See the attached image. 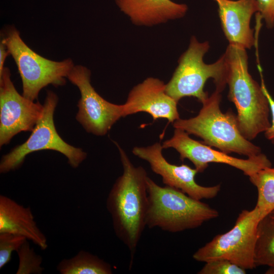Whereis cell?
<instances>
[{"mask_svg": "<svg viewBox=\"0 0 274 274\" xmlns=\"http://www.w3.org/2000/svg\"><path fill=\"white\" fill-rule=\"evenodd\" d=\"M189 135L182 129L175 128L173 136L164 141L162 146L163 149H175L179 153L180 159L182 161L189 159L198 173H202L209 163L212 162L228 164L242 170L249 177L262 168L271 166L270 161L264 154L246 159L237 158L213 149L191 139Z\"/></svg>", "mask_w": 274, "mask_h": 274, "instance_id": "11", "label": "cell"}, {"mask_svg": "<svg viewBox=\"0 0 274 274\" xmlns=\"http://www.w3.org/2000/svg\"><path fill=\"white\" fill-rule=\"evenodd\" d=\"M1 41L17 65L22 83V95L32 101L48 85H64L75 65L71 59L56 61L37 54L24 43L19 31L13 26L6 29Z\"/></svg>", "mask_w": 274, "mask_h": 274, "instance_id": "6", "label": "cell"}, {"mask_svg": "<svg viewBox=\"0 0 274 274\" xmlns=\"http://www.w3.org/2000/svg\"><path fill=\"white\" fill-rule=\"evenodd\" d=\"M61 274H111V265L97 256L80 251L70 258L63 259L57 266Z\"/></svg>", "mask_w": 274, "mask_h": 274, "instance_id": "17", "label": "cell"}, {"mask_svg": "<svg viewBox=\"0 0 274 274\" xmlns=\"http://www.w3.org/2000/svg\"><path fill=\"white\" fill-rule=\"evenodd\" d=\"M198 274H245L246 270L225 259H218L205 262Z\"/></svg>", "mask_w": 274, "mask_h": 274, "instance_id": "22", "label": "cell"}, {"mask_svg": "<svg viewBox=\"0 0 274 274\" xmlns=\"http://www.w3.org/2000/svg\"><path fill=\"white\" fill-rule=\"evenodd\" d=\"M249 177L257 190L255 207L264 217L274 210V167H265Z\"/></svg>", "mask_w": 274, "mask_h": 274, "instance_id": "19", "label": "cell"}, {"mask_svg": "<svg viewBox=\"0 0 274 274\" xmlns=\"http://www.w3.org/2000/svg\"><path fill=\"white\" fill-rule=\"evenodd\" d=\"M146 183L148 207L146 226L178 232L200 226L219 216V212L179 189L160 186L149 177Z\"/></svg>", "mask_w": 274, "mask_h": 274, "instance_id": "3", "label": "cell"}, {"mask_svg": "<svg viewBox=\"0 0 274 274\" xmlns=\"http://www.w3.org/2000/svg\"><path fill=\"white\" fill-rule=\"evenodd\" d=\"M223 31L229 44L245 49L256 43L253 29L250 26L252 15L258 12L257 0H214Z\"/></svg>", "mask_w": 274, "mask_h": 274, "instance_id": "14", "label": "cell"}, {"mask_svg": "<svg viewBox=\"0 0 274 274\" xmlns=\"http://www.w3.org/2000/svg\"><path fill=\"white\" fill-rule=\"evenodd\" d=\"M10 70L0 75V146L21 131H32L41 118L43 105L20 95L11 80Z\"/></svg>", "mask_w": 274, "mask_h": 274, "instance_id": "10", "label": "cell"}, {"mask_svg": "<svg viewBox=\"0 0 274 274\" xmlns=\"http://www.w3.org/2000/svg\"><path fill=\"white\" fill-rule=\"evenodd\" d=\"M26 240L23 236L10 233H0V269L11 261L12 253L17 251Z\"/></svg>", "mask_w": 274, "mask_h": 274, "instance_id": "21", "label": "cell"}, {"mask_svg": "<svg viewBox=\"0 0 274 274\" xmlns=\"http://www.w3.org/2000/svg\"><path fill=\"white\" fill-rule=\"evenodd\" d=\"M91 72L81 65H74L67 79L79 89L77 120L88 133L97 136L106 134L112 126L123 117V105L109 102L91 84Z\"/></svg>", "mask_w": 274, "mask_h": 274, "instance_id": "9", "label": "cell"}, {"mask_svg": "<svg viewBox=\"0 0 274 274\" xmlns=\"http://www.w3.org/2000/svg\"><path fill=\"white\" fill-rule=\"evenodd\" d=\"M221 92L217 90L202 103L198 115L189 119L179 118L173 123L175 128L202 139L203 143L227 154L232 152L248 157L261 153L260 148L246 139L239 131L237 115L221 112Z\"/></svg>", "mask_w": 274, "mask_h": 274, "instance_id": "4", "label": "cell"}, {"mask_svg": "<svg viewBox=\"0 0 274 274\" xmlns=\"http://www.w3.org/2000/svg\"><path fill=\"white\" fill-rule=\"evenodd\" d=\"M258 12L268 28L274 27V0H257Z\"/></svg>", "mask_w": 274, "mask_h": 274, "instance_id": "23", "label": "cell"}, {"mask_svg": "<svg viewBox=\"0 0 274 274\" xmlns=\"http://www.w3.org/2000/svg\"><path fill=\"white\" fill-rule=\"evenodd\" d=\"M210 48L208 42H200L192 36L188 49L180 57L178 65L165 84L166 93L178 101L194 97L202 104L209 97L203 90L206 81L212 78L216 89L222 92L227 84V66L225 54L215 63L206 64L203 56Z\"/></svg>", "mask_w": 274, "mask_h": 274, "instance_id": "5", "label": "cell"}, {"mask_svg": "<svg viewBox=\"0 0 274 274\" xmlns=\"http://www.w3.org/2000/svg\"><path fill=\"white\" fill-rule=\"evenodd\" d=\"M270 215H271L272 217H273L274 218V210L273 211H272L270 214H269Z\"/></svg>", "mask_w": 274, "mask_h": 274, "instance_id": "26", "label": "cell"}, {"mask_svg": "<svg viewBox=\"0 0 274 274\" xmlns=\"http://www.w3.org/2000/svg\"><path fill=\"white\" fill-rule=\"evenodd\" d=\"M1 233L23 236L43 250L48 248L47 238L38 226L31 208L4 195H0Z\"/></svg>", "mask_w": 274, "mask_h": 274, "instance_id": "16", "label": "cell"}, {"mask_svg": "<svg viewBox=\"0 0 274 274\" xmlns=\"http://www.w3.org/2000/svg\"><path fill=\"white\" fill-rule=\"evenodd\" d=\"M178 102L165 91V84L161 80L148 77L129 91L123 105V117L139 112L150 114L154 121L166 119L173 123L180 118Z\"/></svg>", "mask_w": 274, "mask_h": 274, "instance_id": "13", "label": "cell"}, {"mask_svg": "<svg viewBox=\"0 0 274 274\" xmlns=\"http://www.w3.org/2000/svg\"><path fill=\"white\" fill-rule=\"evenodd\" d=\"M162 145L156 142L147 147H134L132 153L147 161L152 170L162 178L167 186L180 190L190 197L201 200L215 197L220 191V184L206 187L198 184L195 177L198 171L186 164L177 165L168 162L162 154Z\"/></svg>", "mask_w": 274, "mask_h": 274, "instance_id": "12", "label": "cell"}, {"mask_svg": "<svg viewBox=\"0 0 274 274\" xmlns=\"http://www.w3.org/2000/svg\"><path fill=\"white\" fill-rule=\"evenodd\" d=\"M114 143L119 152L123 173L116 179L108 194L106 206L116 235L129 251L130 268L146 227L148 176L144 168L135 166L125 151L117 143Z\"/></svg>", "mask_w": 274, "mask_h": 274, "instance_id": "1", "label": "cell"}, {"mask_svg": "<svg viewBox=\"0 0 274 274\" xmlns=\"http://www.w3.org/2000/svg\"><path fill=\"white\" fill-rule=\"evenodd\" d=\"M227 66L228 97L237 110L238 128L252 140L270 126L268 100L248 71L246 49L229 44L224 53Z\"/></svg>", "mask_w": 274, "mask_h": 274, "instance_id": "2", "label": "cell"}, {"mask_svg": "<svg viewBox=\"0 0 274 274\" xmlns=\"http://www.w3.org/2000/svg\"><path fill=\"white\" fill-rule=\"evenodd\" d=\"M254 264L255 267L266 265L274 269V218L269 214L258 226Z\"/></svg>", "mask_w": 274, "mask_h": 274, "instance_id": "18", "label": "cell"}, {"mask_svg": "<svg viewBox=\"0 0 274 274\" xmlns=\"http://www.w3.org/2000/svg\"><path fill=\"white\" fill-rule=\"evenodd\" d=\"M120 11L132 23L152 26L183 17L188 7L171 0H115Z\"/></svg>", "mask_w": 274, "mask_h": 274, "instance_id": "15", "label": "cell"}, {"mask_svg": "<svg viewBox=\"0 0 274 274\" xmlns=\"http://www.w3.org/2000/svg\"><path fill=\"white\" fill-rule=\"evenodd\" d=\"M58 100L54 92L48 91L41 118L25 142L3 156L0 162L1 173L18 169L27 155L41 150H51L60 152L67 158L68 163L73 168L78 167L86 159V152L66 143L56 131L53 116Z\"/></svg>", "mask_w": 274, "mask_h": 274, "instance_id": "8", "label": "cell"}, {"mask_svg": "<svg viewBox=\"0 0 274 274\" xmlns=\"http://www.w3.org/2000/svg\"><path fill=\"white\" fill-rule=\"evenodd\" d=\"M264 218L258 209L243 210L233 227L215 236L193 255L197 261L207 262L225 259L247 269L255 268L254 252L259 222Z\"/></svg>", "mask_w": 274, "mask_h": 274, "instance_id": "7", "label": "cell"}, {"mask_svg": "<svg viewBox=\"0 0 274 274\" xmlns=\"http://www.w3.org/2000/svg\"><path fill=\"white\" fill-rule=\"evenodd\" d=\"M257 67L261 78L260 85L261 88L268 100L270 111L271 112L272 116L271 123L270 124L269 127L264 132L265 136L267 140L274 144V99L269 93L265 84L264 80L262 74V70L261 67L260 63H258Z\"/></svg>", "mask_w": 274, "mask_h": 274, "instance_id": "24", "label": "cell"}, {"mask_svg": "<svg viewBox=\"0 0 274 274\" xmlns=\"http://www.w3.org/2000/svg\"><path fill=\"white\" fill-rule=\"evenodd\" d=\"M19 263L17 274H41L44 268L42 266V257L31 248L26 240L16 251Z\"/></svg>", "mask_w": 274, "mask_h": 274, "instance_id": "20", "label": "cell"}, {"mask_svg": "<svg viewBox=\"0 0 274 274\" xmlns=\"http://www.w3.org/2000/svg\"><path fill=\"white\" fill-rule=\"evenodd\" d=\"M9 51L4 43L1 41L0 43V75L2 74L4 69V63L8 55Z\"/></svg>", "mask_w": 274, "mask_h": 274, "instance_id": "25", "label": "cell"}]
</instances>
